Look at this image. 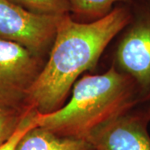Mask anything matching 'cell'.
Segmentation results:
<instances>
[{
    "label": "cell",
    "mask_w": 150,
    "mask_h": 150,
    "mask_svg": "<svg viewBox=\"0 0 150 150\" xmlns=\"http://www.w3.org/2000/svg\"><path fill=\"white\" fill-rule=\"evenodd\" d=\"M95 150H97V149H95Z\"/></svg>",
    "instance_id": "13"
},
{
    "label": "cell",
    "mask_w": 150,
    "mask_h": 150,
    "mask_svg": "<svg viewBox=\"0 0 150 150\" xmlns=\"http://www.w3.org/2000/svg\"><path fill=\"white\" fill-rule=\"evenodd\" d=\"M14 150H94L86 139L64 137L38 126L28 130Z\"/></svg>",
    "instance_id": "7"
},
{
    "label": "cell",
    "mask_w": 150,
    "mask_h": 150,
    "mask_svg": "<svg viewBox=\"0 0 150 150\" xmlns=\"http://www.w3.org/2000/svg\"><path fill=\"white\" fill-rule=\"evenodd\" d=\"M130 18V8L123 6L89 23L74 21L69 14L62 17L49 58L28 91L26 107L41 113L61 107L79 77L95 67Z\"/></svg>",
    "instance_id": "1"
},
{
    "label": "cell",
    "mask_w": 150,
    "mask_h": 150,
    "mask_svg": "<svg viewBox=\"0 0 150 150\" xmlns=\"http://www.w3.org/2000/svg\"><path fill=\"white\" fill-rule=\"evenodd\" d=\"M129 23L120 33L115 67L134 81L139 103L150 101V0H135Z\"/></svg>",
    "instance_id": "3"
},
{
    "label": "cell",
    "mask_w": 150,
    "mask_h": 150,
    "mask_svg": "<svg viewBox=\"0 0 150 150\" xmlns=\"http://www.w3.org/2000/svg\"><path fill=\"white\" fill-rule=\"evenodd\" d=\"M36 113L37 111L31 108H27L26 112L23 116L21 121L14 132L8 139L0 144V150H14L17 144L22 137L27 133L28 130L37 126L36 123Z\"/></svg>",
    "instance_id": "10"
},
{
    "label": "cell",
    "mask_w": 150,
    "mask_h": 150,
    "mask_svg": "<svg viewBox=\"0 0 150 150\" xmlns=\"http://www.w3.org/2000/svg\"><path fill=\"white\" fill-rule=\"evenodd\" d=\"M43 66L18 43L0 39V111L26 108L28 91Z\"/></svg>",
    "instance_id": "4"
},
{
    "label": "cell",
    "mask_w": 150,
    "mask_h": 150,
    "mask_svg": "<svg viewBox=\"0 0 150 150\" xmlns=\"http://www.w3.org/2000/svg\"><path fill=\"white\" fill-rule=\"evenodd\" d=\"M62 17L35 13L0 0V39L18 43L40 58L54 43Z\"/></svg>",
    "instance_id": "5"
},
{
    "label": "cell",
    "mask_w": 150,
    "mask_h": 150,
    "mask_svg": "<svg viewBox=\"0 0 150 150\" xmlns=\"http://www.w3.org/2000/svg\"><path fill=\"white\" fill-rule=\"evenodd\" d=\"M69 102L51 112L36 113L37 126L76 139L139 104L134 82L112 65L102 74H86L73 86Z\"/></svg>",
    "instance_id": "2"
},
{
    "label": "cell",
    "mask_w": 150,
    "mask_h": 150,
    "mask_svg": "<svg viewBox=\"0 0 150 150\" xmlns=\"http://www.w3.org/2000/svg\"><path fill=\"white\" fill-rule=\"evenodd\" d=\"M35 13L64 16L71 11L69 0H9Z\"/></svg>",
    "instance_id": "8"
},
{
    "label": "cell",
    "mask_w": 150,
    "mask_h": 150,
    "mask_svg": "<svg viewBox=\"0 0 150 150\" xmlns=\"http://www.w3.org/2000/svg\"><path fill=\"white\" fill-rule=\"evenodd\" d=\"M26 109L27 108L23 110L0 111V144L8 139L14 132Z\"/></svg>",
    "instance_id": "11"
},
{
    "label": "cell",
    "mask_w": 150,
    "mask_h": 150,
    "mask_svg": "<svg viewBox=\"0 0 150 150\" xmlns=\"http://www.w3.org/2000/svg\"><path fill=\"white\" fill-rule=\"evenodd\" d=\"M144 113L146 114V116L148 117V118L149 119L150 121V106L147 109H145V110H144Z\"/></svg>",
    "instance_id": "12"
},
{
    "label": "cell",
    "mask_w": 150,
    "mask_h": 150,
    "mask_svg": "<svg viewBox=\"0 0 150 150\" xmlns=\"http://www.w3.org/2000/svg\"><path fill=\"white\" fill-rule=\"evenodd\" d=\"M132 0H69L71 11L75 13L87 17H97V18L106 15L112 9L117 3L131 2Z\"/></svg>",
    "instance_id": "9"
},
{
    "label": "cell",
    "mask_w": 150,
    "mask_h": 150,
    "mask_svg": "<svg viewBox=\"0 0 150 150\" xmlns=\"http://www.w3.org/2000/svg\"><path fill=\"white\" fill-rule=\"evenodd\" d=\"M149 119L132 110L98 127L86 137L94 150H150Z\"/></svg>",
    "instance_id": "6"
}]
</instances>
